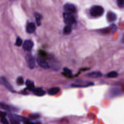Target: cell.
I'll return each instance as SVG.
<instances>
[{
	"mask_svg": "<svg viewBox=\"0 0 124 124\" xmlns=\"http://www.w3.org/2000/svg\"><path fill=\"white\" fill-rule=\"evenodd\" d=\"M104 12V8L99 5H93L89 10L90 15L94 17L100 16L103 14Z\"/></svg>",
	"mask_w": 124,
	"mask_h": 124,
	"instance_id": "cell-1",
	"label": "cell"
},
{
	"mask_svg": "<svg viewBox=\"0 0 124 124\" xmlns=\"http://www.w3.org/2000/svg\"><path fill=\"white\" fill-rule=\"evenodd\" d=\"M64 21L66 25H69L72 27V25H75L76 21L75 17L72 13L65 12L63 15Z\"/></svg>",
	"mask_w": 124,
	"mask_h": 124,
	"instance_id": "cell-2",
	"label": "cell"
},
{
	"mask_svg": "<svg viewBox=\"0 0 124 124\" xmlns=\"http://www.w3.org/2000/svg\"><path fill=\"white\" fill-rule=\"evenodd\" d=\"M0 84L4 86L9 91H10L12 93H14L15 92L13 87L11 86V85L8 82V81L6 80V79L4 77H0Z\"/></svg>",
	"mask_w": 124,
	"mask_h": 124,
	"instance_id": "cell-3",
	"label": "cell"
},
{
	"mask_svg": "<svg viewBox=\"0 0 124 124\" xmlns=\"http://www.w3.org/2000/svg\"><path fill=\"white\" fill-rule=\"evenodd\" d=\"M26 60L28 67L31 69H33L35 67V60L31 54H28L26 56Z\"/></svg>",
	"mask_w": 124,
	"mask_h": 124,
	"instance_id": "cell-4",
	"label": "cell"
},
{
	"mask_svg": "<svg viewBox=\"0 0 124 124\" xmlns=\"http://www.w3.org/2000/svg\"><path fill=\"white\" fill-rule=\"evenodd\" d=\"M37 62L40 67L44 69H48L50 67L48 62L44 59L39 56L37 58Z\"/></svg>",
	"mask_w": 124,
	"mask_h": 124,
	"instance_id": "cell-5",
	"label": "cell"
},
{
	"mask_svg": "<svg viewBox=\"0 0 124 124\" xmlns=\"http://www.w3.org/2000/svg\"><path fill=\"white\" fill-rule=\"evenodd\" d=\"M63 9L67 13H72L76 11V8L73 4L70 3H67L64 5Z\"/></svg>",
	"mask_w": 124,
	"mask_h": 124,
	"instance_id": "cell-6",
	"label": "cell"
},
{
	"mask_svg": "<svg viewBox=\"0 0 124 124\" xmlns=\"http://www.w3.org/2000/svg\"><path fill=\"white\" fill-rule=\"evenodd\" d=\"M33 45L34 44L32 41L30 40H27L25 41V42L23 43V48L26 51H30L32 49Z\"/></svg>",
	"mask_w": 124,
	"mask_h": 124,
	"instance_id": "cell-7",
	"label": "cell"
},
{
	"mask_svg": "<svg viewBox=\"0 0 124 124\" xmlns=\"http://www.w3.org/2000/svg\"><path fill=\"white\" fill-rule=\"evenodd\" d=\"M9 117H11L15 119H16V120L19 121V122H24L26 121L29 120V119L23 116H20L19 115L17 114H12V113H10L9 114Z\"/></svg>",
	"mask_w": 124,
	"mask_h": 124,
	"instance_id": "cell-8",
	"label": "cell"
},
{
	"mask_svg": "<svg viewBox=\"0 0 124 124\" xmlns=\"http://www.w3.org/2000/svg\"><path fill=\"white\" fill-rule=\"evenodd\" d=\"M32 92L34 94H35V95L38 96H42L44 95L45 94H46V92L44 90H43V89H41V88H34Z\"/></svg>",
	"mask_w": 124,
	"mask_h": 124,
	"instance_id": "cell-9",
	"label": "cell"
},
{
	"mask_svg": "<svg viewBox=\"0 0 124 124\" xmlns=\"http://www.w3.org/2000/svg\"><path fill=\"white\" fill-rule=\"evenodd\" d=\"M36 29V26L35 23L33 22L29 23L26 27V31L29 33H33Z\"/></svg>",
	"mask_w": 124,
	"mask_h": 124,
	"instance_id": "cell-10",
	"label": "cell"
},
{
	"mask_svg": "<svg viewBox=\"0 0 124 124\" xmlns=\"http://www.w3.org/2000/svg\"><path fill=\"white\" fill-rule=\"evenodd\" d=\"M106 17H107V19L108 22L114 21L116 18V16L115 13L111 11L108 12L107 13Z\"/></svg>",
	"mask_w": 124,
	"mask_h": 124,
	"instance_id": "cell-11",
	"label": "cell"
},
{
	"mask_svg": "<svg viewBox=\"0 0 124 124\" xmlns=\"http://www.w3.org/2000/svg\"><path fill=\"white\" fill-rule=\"evenodd\" d=\"M0 108L4 109V110H6L7 111H15V108L11 106H9L7 104H4L3 103H0Z\"/></svg>",
	"mask_w": 124,
	"mask_h": 124,
	"instance_id": "cell-12",
	"label": "cell"
},
{
	"mask_svg": "<svg viewBox=\"0 0 124 124\" xmlns=\"http://www.w3.org/2000/svg\"><path fill=\"white\" fill-rule=\"evenodd\" d=\"M87 75L92 78H97L101 77L102 76V74L99 71H93L88 73Z\"/></svg>",
	"mask_w": 124,
	"mask_h": 124,
	"instance_id": "cell-13",
	"label": "cell"
},
{
	"mask_svg": "<svg viewBox=\"0 0 124 124\" xmlns=\"http://www.w3.org/2000/svg\"><path fill=\"white\" fill-rule=\"evenodd\" d=\"M26 86H27L28 89L30 91H32L35 88L34 82L28 79L26 80Z\"/></svg>",
	"mask_w": 124,
	"mask_h": 124,
	"instance_id": "cell-14",
	"label": "cell"
},
{
	"mask_svg": "<svg viewBox=\"0 0 124 124\" xmlns=\"http://www.w3.org/2000/svg\"><path fill=\"white\" fill-rule=\"evenodd\" d=\"M60 89L58 87H53V88H50L48 90V93L49 95H55V94H57V93H58L60 92Z\"/></svg>",
	"mask_w": 124,
	"mask_h": 124,
	"instance_id": "cell-15",
	"label": "cell"
},
{
	"mask_svg": "<svg viewBox=\"0 0 124 124\" xmlns=\"http://www.w3.org/2000/svg\"><path fill=\"white\" fill-rule=\"evenodd\" d=\"M35 17V19L36 21V23L38 26H40L41 24V19L42 18V16L38 13H35L34 14Z\"/></svg>",
	"mask_w": 124,
	"mask_h": 124,
	"instance_id": "cell-16",
	"label": "cell"
},
{
	"mask_svg": "<svg viewBox=\"0 0 124 124\" xmlns=\"http://www.w3.org/2000/svg\"><path fill=\"white\" fill-rule=\"evenodd\" d=\"M72 31V27L69 25H66L63 29V33L64 34H69Z\"/></svg>",
	"mask_w": 124,
	"mask_h": 124,
	"instance_id": "cell-17",
	"label": "cell"
},
{
	"mask_svg": "<svg viewBox=\"0 0 124 124\" xmlns=\"http://www.w3.org/2000/svg\"><path fill=\"white\" fill-rule=\"evenodd\" d=\"M118 76V73L117 72L112 71H110L107 74V77L110 78H115Z\"/></svg>",
	"mask_w": 124,
	"mask_h": 124,
	"instance_id": "cell-18",
	"label": "cell"
},
{
	"mask_svg": "<svg viewBox=\"0 0 124 124\" xmlns=\"http://www.w3.org/2000/svg\"><path fill=\"white\" fill-rule=\"evenodd\" d=\"M16 83L18 85H22L24 84V79L22 77H18L16 79Z\"/></svg>",
	"mask_w": 124,
	"mask_h": 124,
	"instance_id": "cell-19",
	"label": "cell"
},
{
	"mask_svg": "<svg viewBox=\"0 0 124 124\" xmlns=\"http://www.w3.org/2000/svg\"><path fill=\"white\" fill-rule=\"evenodd\" d=\"M93 83H89L87 84H85V85H78V84H72V87H87L89 86H91L93 85Z\"/></svg>",
	"mask_w": 124,
	"mask_h": 124,
	"instance_id": "cell-20",
	"label": "cell"
},
{
	"mask_svg": "<svg viewBox=\"0 0 124 124\" xmlns=\"http://www.w3.org/2000/svg\"><path fill=\"white\" fill-rule=\"evenodd\" d=\"M117 4L120 8H123L124 6V0H117Z\"/></svg>",
	"mask_w": 124,
	"mask_h": 124,
	"instance_id": "cell-21",
	"label": "cell"
},
{
	"mask_svg": "<svg viewBox=\"0 0 124 124\" xmlns=\"http://www.w3.org/2000/svg\"><path fill=\"white\" fill-rule=\"evenodd\" d=\"M22 43V40L20 38V37H17L16 40V42L15 43V45L17 46H20L21 45Z\"/></svg>",
	"mask_w": 124,
	"mask_h": 124,
	"instance_id": "cell-22",
	"label": "cell"
},
{
	"mask_svg": "<svg viewBox=\"0 0 124 124\" xmlns=\"http://www.w3.org/2000/svg\"><path fill=\"white\" fill-rule=\"evenodd\" d=\"M9 118L10 119V121L11 124H20V122L16 120V119H15L13 118H11V117H9Z\"/></svg>",
	"mask_w": 124,
	"mask_h": 124,
	"instance_id": "cell-23",
	"label": "cell"
},
{
	"mask_svg": "<svg viewBox=\"0 0 124 124\" xmlns=\"http://www.w3.org/2000/svg\"><path fill=\"white\" fill-rule=\"evenodd\" d=\"M0 121L2 124H9V122L5 117L0 118Z\"/></svg>",
	"mask_w": 124,
	"mask_h": 124,
	"instance_id": "cell-24",
	"label": "cell"
},
{
	"mask_svg": "<svg viewBox=\"0 0 124 124\" xmlns=\"http://www.w3.org/2000/svg\"><path fill=\"white\" fill-rule=\"evenodd\" d=\"M30 117L32 119H36L39 118V115L37 114H33L30 115Z\"/></svg>",
	"mask_w": 124,
	"mask_h": 124,
	"instance_id": "cell-25",
	"label": "cell"
},
{
	"mask_svg": "<svg viewBox=\"0 0 124 124\" xmlns=\"http://www.w3.org/2000/svg\"><path fill=\"white\" fill-rule=\"evenodd\" d=\"M64 72L65 73V74H66L67 75H71L72 74L71 71L70 69H68L67 68H64Z\"/></svg>",
	"mask_w": 124,
	"mask_h": 124,
	"instance_id": "cell-26",
	"label": "cell"
},
{
	"mask_svg": "<svg viewBox=\"0 0 124 124\" xmlns=\"http://www.w3.org/2000/svg\"><path fill=\"white\" fill-rule=\"evenodd\" d=\"M6 115H7L6 112H4V111H0V118L5 117Z\"/></svg>",
	"mask_w": 124,
	"mask_h": 124,
	"instance_id": "cell-27",
	"label": "cell"
},
{
	"mask_svg": "<svg viewBox=\"0 0 124 124\" xmlns=\"http://www.w3.org/2000/svg\"><path fill=\"white\" fill-rule=\"evenodd\" d=\"M23 123H24V124H35L34 123H33L32 122H31V121H30L29 120L26 121H25V122H24Z\"/></svg>",
	"mask_w": 124,
	"mask_h": 124,
	"instance_id": "cell-28",
	"label": "cell"
}]
</instances>
